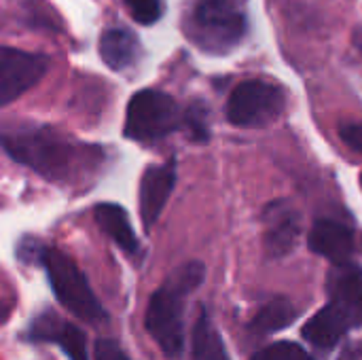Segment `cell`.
<instances>
[{
	"label": "cell",
	"mask_w": 362,
	"mask_h": 360,
	"mask_svg": "<svg viewBox=\"0 0 362 360\" xmlns=\"http://www.w3.org/2000/svg\"><path fill=\"white\" fill-rule=\"evenodd\" d=\"M206 267L191 261L174 269L165 282L153 293L144 318V327L153 342L168 359H178L185 348V303L187 297L204 282Z\"/></svg>",
	"instance_id": "3957f363"
},
{
	"label": "cell",
	"mask_w": 362,
	"mask_h": 360,
	"mask_svg": "<svg viewBox=\"0 0 362 360\" xmlns=\"http://www.w3.org/2000/svg\"><path fill=\"white\" fill-rule=\"evenodd\" d=\"M189 134L191 140L195 142H206L210 132H208V112L202 104H193L182 112V125Z\"/></svg>",
	"instance_id": "e0dca14e"
},
{
	"label": "cell",
	"mask_w": 362,
	"mask_h": 360,
	"mask_svg": "<svg viewBox=\"0 0 362 360\" xmlns=\"http://www.w3.org/2000/svg\"><path fill=\"white\" fill-rule=\"evenodd\" d=\"M187 38L210 55H229L246 36L248 21L235 0H195L182 19Z\"/></svg>",
	"instance_id": "277c9868"
},
{
	"label": "cell",
	"mask_w": 362,
	"mask_h": 360,
	"mask_svg": "<svg viewBox=\"0 0 362 360\" xmlns=\"http://www.w3.org/2000/svg\"><path fill=\"white\" fill-rule=\"evenodd\" d=\"M0 146L11 159L53 182L74 180L98 155L62 132L34 121H2Z\"/></svg>",
	"instance_id": "6da1fadb"
},
{
	"label": "cell",
	"mask_w": 362,
	"mask_h": 360,
	"mask_svg": "<svg viewBox=\"0 0 362 360\" xmlns=\"http://www.w3.org/2000/svg\"><path fill=\"white\" fill-rule=\"evenodd\" d=\"M354 45L362 51V30H356V34H354Z\"/></svg>",
	"instance_id": "603a6c76"
},
{
	"label": "cell",
	"mask_w": 362,
	"mask_h": 360,
	"mask_svg": "<svg viewBox=\"0 0 362 360\" xmlns=\"http://www.w3.org/2000/svg\"><path fill=\"white\" fill-rule=\"evenodd\" d=\"M329 303L312 316L301 335L312 346L331 350L341 337L362 327V269L354 263L333 265L327 276Z\"/></svg>",
	"instance_id": "7a4b0ae2"
},
{
	"label": "cell",
	"mask_w": 362,
	"mask_h": 360,
	"mask_svg": "<svg viewBox=\"0 0 362 360\" xmlns=\"http://www.w3.org/2000/svg\"><path fill=\"white\" fill-rule=\"evenodd\" d=\"M125 6H127L129 15L142 25H151V23L159 21V17L163 15L161 0H125Z\"/></svg>",
	"instance_id": "d6986e66"
},
{
	"label": "cell",
	"mask_w": 362,
	"mask_h": 360,
	"mask_svg": "<svg viewBox=\"0 0 362 360\" xmlns=\"http://www.w3.org/2000/svg\"><path fill=\"white\" fill-rule=\"evenodd\" d=\"M339 136L348 149L362 155V123H346L339 127Z\"/></svg>",
	"instance_id": "44dd1931"
},
{
	"label": "cell",
	"mask_w": 362,
	"mask_h": 360,
	"mask_svg": "<svg viewBox=\"0 0 362 360\" xmlns=\"http://www.w3.org/2000/svg\"><path fill=\"white\" fill-rule=\"evenodd\" d=\"M180 125L182 110L178 102L159 89H142L127 104L125 136L134 142H159Z\"/></svg>",
	"instance_id": "8992f818"
},
{
	"label": "cell",
	"mask_w": 362,
	"mask_h": 360,
	"mask_svg": "<svg viewBox=\"0 0 362 360\" xmlns=\"http://www.w3.org/2000/svg\"><path fill=\"white\" fill-rule=\"evenodd\" d=\"M38 265L45 267L49 284L57 297V301L76 318L89 325H102L108 320L106 310L93 295L85 274L76 267V263L57 248L42 246L38 255Z\"/></svg>",
	"instance_id": "5b68a950"
},
{
	"label": "cell",
	"mask_w": 362,
	"mask_h": 360,
	"mask_svg": "<svg viewBox=\"0 0 362 360\" xmlns=\"http://www.w3.org/2000/svg\"><path fill=\"white\" fill-rule=\"evenodd\" d=\"M308 246L312 252L329 259L333 265H344L350 263L356 250V240L350 225L333 219H318L310 231Z\"/></svg>",
	"instance_id": "8fae6325"
},
{
	"label": "cell",
	"mask_w": 362,
	"mask_h": 360,
	"mask_svg": "<svg viewBox=\"0 0 362 360\" xmlns=\"http://www.w3.org/2000/svg\"><path fill=\"white\" fill-rule=\"evenodd\" d=\"M286 110V91L280 85L250 79L240 83L225 106V115L231 125L244 129L269 127L282 119Z\"/></svg>",
	"instance_id": "52a82bcc"
},
{
	"label": "cell",
	"mask_w": 362,
	"mask_h": 360,
	"mask_svg": "<svg viewBox=\"0 0 362 360\" xmlns=\"http://www.w3.org/2000/svg\"><path fill=\"white\" fill-rule=\"evenodd\" d=\"M49 70V57L15 47H0V106L32 89Z\"/></svg>",
	"instance_id": "ba28073f"
},
{
	"label": "cell",
	"mask_w": 362,
	"mask_h": 360,
	"mask_svg": "<svg viewBox=\"0 0 362 360\" xmlns=\"http://www.w3.org/2000/svg\"><path fill=\"white\" fill-rule=\"evenodd\" d=\"M100 55L108 68L121 72V70L132 68L140 59L142 47H140L138 36L132 30L110 28L100 38Z\"/></svg>",
	"instance_id": "4fadbf2b"
},
{
	"label": "cell",
	"mask_w": 362,
	"mask_h": 360,
	"mask_svg": "<svg viewBox=\"0 0 362 360\" xmlns=\"http://www.w3.org/2000/svg\"><path fill=\"white\" fill-rule=\"evenodd\" d=\"M176 185V159L148 166L140 180V219L146 231L153 229L161 216Z\"/></svg>",
	"instance_id": "30bf717a"
},
{
	"label": "cell",
	"mask_w": 362,
	"mask_h": 360,
	"mask_svg": "<svg viewBox=\"0 0 362 360\" xmlns=\"http://www.w3.org/2000/svg\"><path fill=\"white\" fill-rule=\"evenodd\" d=\"M191 348H193V360H229L225 344L204 308L193 327Z\"/></svg>",
	"instance_id": "2e32d148"
},
{
	"label": "cell",
	"mask_w": 362,
	"mask_h": 360,
	"mask_svg": "<svg viewBox=\"0 0 362 360\" xmlns=\"http://www.w3.org/2000/svg\"><path fill=\"white\" fill-rule=\"evenodd\" d=\"M95 223L98 227L127 255H138L140 252V244L138 238L132 229L129 216L127 212L119 206V204H100L93 210Z\"/></svg>",
	"instance_id": "5bb4252c"
},
{
	"label": "cell",
	"mask_w": 362,
	"mask_h": 360,
	"mask_svg": "<svg viewBox=\"0 0 362 360\" xmlns=\"http://www.w3.org/2000/svg\"><path fill=\"white\" fill-rule=\"evenodd\" d=\"M250 360H312V356L293 342H278L259 350Z\"/></svg>",
	"instance_id": "ac0fdd59"
},
{
	"label": "cell",
	"mask_w": 362,
	"mask_h": 360,
	"mask_svg": "<svg viewBox=\"0 0 362 360\" xmlns=\"http://www.w3.org/2000/svg\"><path fill=\"white\" fill-rule=\"evenodd\" d=\"M295 318H297L295 306L286 297H276L255 314V318L248 323V331L252 335H269L291 327Z\"/></svg>",
	"instance_id": "9a60e30c"
},
{
	"label": "cell",
	"mask_w": 362,
	"mask_h": 360,
	"mask_svg": "<svg viewBox=\"0 0 362 360\" xmlns=\"http://www.w3.org/2000/svg\"><path fill=\"white\" fill-rule=\"evenodd\" d=\"M263 246L274 259L286 257L301 233V214L288 199L272 202L263 212Z\"/></svg>",
	"instance_id": "9c48e42d"
},
{
	"label": "cell",
	"mask_w": 362,
	"mask_h": 360,
	"mask_svg": "<svg viewBox=\"0 0 362 360\" xmlns=\"http://www.w3.org/2000/svg\"><path fill=\"white\" fill-rule=\"evenodd\" d=\"M361 187H362V176H361Z\"/></svg>",
	"instance_id": "cb8c5ba5"
},
{
	"label": "cell",
	"mask_w": 362,
	"mask_h": 360,
	"mask_svg": "<svg viewBox=\"0 0 362 360\" xmlns=\"http://www.w3.org/2000/svg\"><path fill=\"white\" fill-rule=\"evenodd\" d=\"M30 339L59 346L70 360H89L83 331L72 323L59 318L55 312H42L40 316H36L30 327Z\"/></svg>",
	"instance_id": "7c38bea8"
},
{
	"label": "cell",
	"mask_w": 362,
	"mask_h": 360,
	"mask_svg": "<svg viewBox=\"0 0 362 360\" xmlns=\"http://www.w3.org/2000/svg\"><path fill=\"white\" fill-rule=\"evenodd\" d=\"M8 314H11V306H8L4 299H0V325H4V323H6Z\"/></svg>",
	"instance_id": "7402d4cb"
},
{
	"label": "cell",
	"mask_w": 362,
	"mask_h": 360,
	"mask_svg": "<svg viewBox=\"0 0 362 360\" xmlns=\"http://www.w3.org/2000/svg\"><path fill=\"white\" fill-rule=\"evenodd\" d=\"M95 360H132L123 348L112 339H98L95 342Z\"/></svg>",
	"instance_id": "ffe728a7"
}]
</instances>
